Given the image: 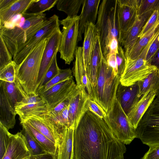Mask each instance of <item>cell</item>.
<instances>
[{
	"mask_svg": "<svg viewBox=\"0 0 159 159\" xmlns=\"http://www.w3.org/2000/svg\"><path fill=\"white\" fill-rule=\"evenodd\" d=\"M89 98L86 89L78 88L73 95L69 107V128H75L89 109L88 101Z\"/></svg>",
	"mask_w": 159,
	"mask_h": 159,
	"instance_id": "cell-14",
	"label": "cell"
},
{
	"mask_svg": "<svg viewBox=\"0 0 159 159\" xmlns=\"http://www.w3.org/2000/svg\"><path fill=\"white\" fill-rule=\"evenodd\" d=\"M74 129L68 128L65 130L58 146L57 159H73Z\"/></svg>",
	"mask_w": 159,
	"mask_h": 159,
	"instance_id": "cell-26",
	"label": "cell"
},
{
	"mask_svg": "<svg viewBox=\"0 0 159 159\" xmlns=\"http://www.w3.org/2000/svg\"><path fill=\"white\" fill-rule=\"evenodd\" d=\"M154 40L152 39L150 41L136 59H126V67L120 80L122 85L129 86L134 85L158 69L148 63L146 60L149 48Z\"/></svg>",
	"mask_w": 159,
	"mask_h": 159,
	"instance_id": "cell-8",
	"label": "cell"
},
{
	"mask_svg": "<svg viewBox=\"0 0 159 159\" xmlns=\"http://www.w3.org/2000/svg\"><path fill=\"white\" fill-rule=\"evenodd\" d=\"M0 85L3 87L10 104L15 109L16 106L25 98L17 88L15 82L0 80Z\"/></svg>",
	"mask_w": 159,
	"mask_h": 159,
	"instance_id": "cell-32",
	"label": "cell"
},
{
	"mask_svg": "<svg viewBox=\"0 0 159 159\" xmlns=\"http://www.w3.org/2000/svg\"><path fill=\"white\" fill-rule=\"evenodd\" d=\"M29 123L58 147L60 143L58 136L40 118L37 116H29L20 120Z\"/></svg>",
	"mask_w": 159,
	"mask_h": 159,
	"instance_id": "cell-28",
	"label": "cell"
},
{
	"mask_svg": "<svg viewBox=\"0 0 159 159\" xmlns=\"http://www.w3.org/2000/svg\"><path fill=\"white\" fill-rule=\"evenodd\" d=\"M136 130L143 144L149 147L159 146V88Z\"/></svg>",
	"mask_w": 159,
	"mask_h": 159,
	"instance_id": "cell-6",
	"label": "cell"
},
{
	"mask_svg": "<svg viewBox=\"0 0 159 159\" xmlns=\"http://www.w3.org/2000/svg\"><path fill=\"white\" fill-rule=\"evenodd\" d=\"M61 37V32L59 27L47 39L38 78V88L49 68L54 56L58 52Z\"/></svg>",
	"mask_w": 159,
	"mask_h": 159,
	"instance_id": "cell-13",
	"label": "cell"
},
{
	"mask_svg": "<svg viewBox=\"0 0 159 159\" xmlns=\"http://www.w3.org/2000/svg\"><path fill=\"white\" fill-rule=\"evenodd\" d=\"M141 159H159V146L150 147Z\"/></svg>",
	"mask_w": 159,
	"mask_h": 159,
	"instance_id": "cell-46",
	"label": "cell"
},
{
	"mask_svg": "<svg viewBox=\"0 0 159 159\" xmlns=\"http://www.w3.org/2000/svg\"><path fill=\"white\" fill-rule=\"evenodd\" d=\"M57 54L54 56L49 68L38 88L37 91L39 89L45 86L59 73L61 69L57 64Z\"/></svg>",
	"mask_w": 159,
	"mask_h": 159,
	"instance_id": "cell-37",
	"label": "cell"
},
{
	"mask_svg": "<svg viewBox=\"0 0 159 159\" xmlns=\"http://www.w3.org/2000/svg\"><path fill=\"white\" fill-rule=\"evenodd\" d=\"M45 39L37 45L18 66H16L15 83L24 98L37 93V80Z\"/></svg>",
	"mask_w": 159,
	"mask_h": 159,
	"instance_id": "cell-3",
	"label": "cell"
},
{
	"mask_svg": "<svg viewBox=\"0 0 159 159\" xmlns=\"http://www.w3.org/2000/svg\"><path fill=\"white\" fill-rule=\"evenodd\" d=\"M159 17V8L152 12L148 20L143 27L141 32L139 36V39L142 38L155 25Z\"/></svg>",
	"mask_w": 159,
	"mask_h": 159,
	"instance_id": "cell-42",
	"label": "cell"
},
{
	"mask_svg": "<svg viewBox=\"0 0 159 159\" xmlns=\"http://www.w3.org/2000/svg\"><path fill=\"white\" fill-rule=\"evenodd\" d=\"M15 110L20 120L28 117L37 116L48 111L47 106L43 99L16 107Z\"/></svg>",
	"mask_w": 159,
	"mask_h": 159,
	"instance_id": "cell-25",
	"label": "cell"
},
{
	"mask_svg": "<svg viewBox=\"0 0 159 159\" xmlns=\"http://www.w3.org/2000/svg\"><path fill=\"white\" fill-rule=\"evenodd\" d=\"M31 156L25 138L21 132L12 134L2 159H29Z\"/></svg>",
	"mask_w": 159,
	"mask_h": 159,
	"instance_id": "cell-18",
	"label": "cell"
},
{
	"mask_svg": "<svg viewBox=\"0 0 159 159\" xmlns=\"http://www.w3.org/2000/svg\"><path fill=\"white\" fill-rule=\"evenodd\" d=\"M57 0H34L22 15L29 16L43 14L56 5Z\"/></svg>",
	"mask_w": 159,
	"mask_h": 159,
	"instance_id": "cell-31",
	"label": "cell"
},
{
	"mask_svg": "<svg viewBox=\"0 0 159 159\" xmlns=\"http://www.w3.org/2000/svg\"><path fill=\"white\" fill-rule=\"evenodd\" d=\"M137 83L138 91L134 101L139 99L143 95L151 88H159V70L157 69L156 70Z\"/></svg>",
	"mask_w": 159,
	"mask_h": 159,
	"instance_id": "cell-30",
	"label": "cell"
},
{
	"mask_svg": "<svg viewBox=\"0 0 159 159\" xmlns=\"http://www.w3.org/2000/svg\"><path fill=\"white\" fill-rule=\"evenodd\" d=\"M153 11H149L139 16L130 29L123 36L119 43L123 48L126 58L139 39L143 27Z\"/></svg>",
	"mask_w": 159,
	"mask_h": 159,
	"instance_id": "cell-17",
	"label": "cell"
},
{
	"mask_svg": "<svg viewBox=\"0 0 159 159\" xmlns=\"http://www.w3.org/2000/svg\"><path fill=\"white\" fill-rule=\"evenodd\" d=\"M72 73V71L70 68L61 69L58 74L45 86L38 90L37 93L45 92L52 86L62 82L73 79Z\"/></svg>",
	"mask_w": 159,
	"mask_h": 159,
	"instance_id": "cell-35",
	"label": "cell"
},
{
	"mask_svg": "<svg viewBox=\"0 0 159 159\" xmlns=\"http://www.w3.org/2000/svg\"><path fill=\"white\" fill-rule=\"evenodd\" d=\"M60 24L59 17L56 14L47 18L44 25L31 37L22 50L13 58L16 66L22 63L37 45L50 37L60 27Z\"/></svg>",
	"mask_w": 159,
	"mask_h": 159,
	"instance_id": "cell-10",
	"label": "cell"
},
{
	"mask_svg": "<svg viewBox=\"0 0 159 159\" xmlns=\"http://www.w3.org/2000/svg\"><path fill=\"white\" fill-rule=\"evenodd\" d=\"M159 8V0H140L138 7V15L153 11Z\"/></svg>",
	"mask_w": 159,
	"mask_h": 159,
	"instance_id": "cell-40",
	"label": "cell"
},
{
	"mask_svg": "<svg viewBox=\"0 0 159 159\" xmlns=\"http://www.w3.org/2000/svg\"><path fill=\"white\" fill-rule=\"evenodd\" d=\"M12 56L0 35V69L13 61Z\"/></svg>",
	"mask_w": 159,
	"mask_h": 159,
	"instance_id": "cell-39",
	"label": "cell"
},
{
	"mask_svg": "<svg viewBox=\"0 0 159 159\" xmlns=\"http://www.w3.org/2000/svg\"><path fill=\"white\" fill-rule=\"evenodd\" d=\"M126 151L104 119L89 109L74 129L73 159H124Z\"/></svg>",
	"mask_w": 159,
	"mask_h": 159,
	"instance_id": "cell-1",
	"label": "cell"
},
{
	"mask_svg": "<svg viewBox=\"0 0 159 159\" xmlns=\"http://www.w3.org/2000/svg\"><path fill=\"white\" fill-rule=\"evenodd\" d=\"M119 44V41L116 38H114L111 39L109 45V53L108 55L111 53L116 54L118 52Z\"/></svg>",
	"mask_w": 159,
	"mask_h": 159,
	"instance_id": "cell-48",
	"label": "cell"
},
{
	"mask_svg": "<svg viewBox=\"0 0 159 159\" xmlns=\"http://www.w3.org/2000/svg\"><path fill=\"white\" fill-rule=\"evenodd\" d=\"M117 0H103L99 5L95 26L98 31L102 51L106 59L109 53V45L111 39L119 41L117 15Z\"/></svg>",
	"mask_w": 159,
	"mask_h": 159,
	"instance_id": "cell-4",
	"label": "cell"
},
{
	"mask_svg": "<svg viewBox=\"0 0 159 159\" xmlns=\"http://www.w3.org/2000/svg\"><path fill=\"white\" fill-rule=\"evenodd\" d=\"M83 43V56L85 68L89 63L95 43L98 36V31L95 24H87L85 27Z\"/></svg>",
	"mask_w": 159,
	"mask_h": 159,
	"instance_id": "cell-21",
	"label": "cell"
},
{
	"mask_svg": "<svg viewBox=\"0 0 159 159\" xmlns=\"http://www.w3.org/2000/svg\"><path fill=\"white\" fill-rule=\"evenodd\" d=\"M100 0H84L79 20L78 42L82 39L86 25L95 24L98 16Z\"/></svg>",
	"mask_w": 159,
	"mask_h": 159,
	"instance_id": "cell-19",
	"label": "cell"
},
{
	"mask_svg": "<svg viewBox=\"0 0 159 159\" xmlns=\"http://www.w3.org/2000/svg\"><path fill=\"white\" fill-rule=\"evenodd\" d=\"M80 16H67L60 21L62 25L58 52L60 58L70 65L74 59L77 48Z\"/></svg>",
	"mask_w": 159,
	"mask_h": 159,
	"instance_id": "cell-9",
	"label": "cell"
},
{
	"mask_svg": "<svg viewBox=\"0 0 159 159\" xmlns=\"http://www.w3.org/2000/svg\"><path fill=\"white\" fill-rule=\"evenodd\" d=\"M159 49V34L151 44L147 55L146 60L149 64L150 60L157 51Z\"/></svg>",
	"mask_w": 159,
	"mask_h": 159,
	"instance_id": "cell-45",
	"label": "cell"
},
{
	"mask_svg": "<svg viewBox=\"0 0 159 159\" xmlns=\"http://www.w3.org/2000/svg\"><path fill=\"white\" fill-rule=\"evenodd\" d=\"M138 91L137 82L129 86H123L120 83L118 85L116 98L126 115L134 102Z\"/></svg>",
	"mask_w": 159,
	"mask_h": 159,
	"instance_id": "cell-22",
	"label": "cell"
},
{
	"mask_svg": "<svg viewBox=\"0 0 159 159\" xmlns=\"http://www.w3.org/2000/svg\"><path fill=\"white\" fill-rule=\"evenodd\" d=\"M45 14L22 15L11 28L0 27L1 36L13 58L26 46L31 37L45 24Z\"/></svg>",
	"mask_w": 159,
	"mask_h": 159,
	"instance_id": "cell-2",
	"label": "cell"
},
{
	"mask_svg": "<svg viewBox=\"0 0 159 159\" xmlns=\"http://www.w3.org/2000/svg\"><path fill=\"white\" fill-rule=\"evenodd\" d=\"M15 109L10 104L2 86L0 85V123L8 130L16 124Z\"/></svg>",
	"mask_w": 159,
	"mask_h": 159,
	"instance_id": "cell-20",
	"label": "cell"
},
{
	"mask_svg": "<svg viewBox=\"0 0 159 159\" xmlns=\"http://www.w3.org/2000/svg\"><path fill=\"white\" fill-rule=\"evenodd\" d=\"M159 88H151L139 99L134 101L127 114L129 121L136 129L141 119L153 101Z\"/></svg>",
	"mask_w": 159,
	"mask_h": 159,
	"instance_id": "cell-16",
	"label": "cell"
},
{
	"mask_svg": "<svg viewBox=\"0 0 159 159\" xmlns=\"http://www.w3.org/2000/svg\"><path fill=\"white\" fill-rule=\"evenodd\" d=\"M159 32V17L155 25L141 38L139 39L131 50L126 59L134 60L153 37Z\"/></svg>",
	"mask_w": 159,
	"mask_h": 159,
	"instance_id": "cell-27",
	"label": "cell"
},
{
	"mask_svg": "<svg viewBox=\"0 0 159 159\" xmlns=\"http://www.w3.org/2000/svg\"><path fill=\"white\" fill-rule=\"evenodd\" d=\"M34 0H16L8 7L0 10V27L9 22L14 17L23 15Z\"/></svg>",
	"mask_w": 159,
	"mask_h": 159,
	"instance_id": "cell-24",
	"label": "cell"
},
{
	"mask_svg": "<svg viewBox=\"0 0 159 159\" xmlns=\"http://www.w3.org/2000/svg\"><path fill=\"white\" fill-rule=\"evenodd\" d=\"M57 154L54 155L47 153L37 156H31L29 159H57Z\"/></svg>",
	"mask_w": 159,
	"mask_h": 159,
	"instance_id": "cell-49",
	"label": "cell"
},
{
	"mask_svg": "<svg viewBox=\"0 0 159 159\" xmlns=\"http://www.w3.org/2000/svg\"><path fill=\"white\" fill-rule=\"evenodd\" d=\"M84 0H57V9L64 12L67 16L74 17L77 14Z\"/></svg>",
	"mask_w": 159,
	"mask_h": 159,
	"instance_id": "cell-33",
	"label": "cell"
},
{
	"mask_svg": "<svg viewBox=\"0 0 159 159\" xmlns=\"http://www.w3.org/2000/svg\"><path fill=\"white\" fill-rule=\"evenodd\" d=\"M120 78L108 65L102 56L98 69L97 82L93 100L107 114L111 109L116 98Z\"/></svg>",
	"mask_w": 159,
	"mask_h": 159,
	"instance_id": "cell-5",
	"label": "cell"
},
{
	"mask_svg": "<svg viewBox=\"0 0 159 159\" xmlns=\"http://www.w3.org/2000/svg\"><path fill=\"white\" fill-rule=\"evenodd\" d=\"M118 75L121 77L123 74L126 65V58L124 50L119 43L118 52L116 54Z\"/></svg>",
	"mask_w": 159,
	"mask_h": 159,
	"instance_id": "cell-41",
	"label": "cell"
},
{
	"mask_svg": "<svg viewBox=\"0 0 159 159\" xmlns=\"http://www.w3.org/2000/svg\"><path fill=\"white\" fill-rule=\"evenodd\" d=\"M106 60L108 65L112 68L115 73L118 75L116 54L111 53L109 54Z\"/></svg>",
	"mask_w": 159,
	"mask_h": 159,
	"instance_id": "cell-47",
	"label": "cell"
},
{
	"mask_svg": "<svg viewBox=\"0 0 159 159\" xmlns=\"http://www.w3.org/2000/svg\"><path fill=\"white\" fill-rule=\"evenodd\" d=\"M104 119L115 137L125 144H129L134 139L138 138L136 129L129 123L116 98Z\"/></svg>",
	"mask_w": 159,
	"mask_h": 159,
	"instance_id": "cell-7",
	"label": "cell"
},
{
	"mask_svg": "<svg viewBox=\"0 0 159 159\" xmlns=\"http://www.w3.org/2000/svg\"><path fill=\"white\" fill-rule=\"evenodd\" d=\"M75 61L72 72L76 82V85L80 89H86L87 84L86 70L84 60L82 47H77L75 53Z\"/></svg>",
	"mask_w": 159,
	"mask_h": 159,
	"instance_id": "cell-23",
	"label": "cell"
},
{
	"mask_svg": "<svg viewBox=\"0 0 159 159\" xmlns=\"http://www.w3.org/2000/svg\"><path fill=\"white\" fill-rule=\"evenodd\" d=\"M74 93L66 99L61 102L54 108L48 111V112L52 116H56L59 114L69 106L70 99Z\"/></svg>",
	"mask_w": 159,
	"mask_h": 159,
	"instance_id": "cell-44",
	"label": "cell"
},
{
	"mask_svg": "<svg viewBox=\"0 0 159 159\" xmlns=\"http://www.w3.org/2000/svg\"><path fill=\"white\" fill-rule=\"evenodd\" d=\"M78 89L71 79L57 84L38 94L46 104L49 111L71 96Z\"/></svg>",
	"mask_w": 159,
	"mask_h": 159,
	"instance_id": "cell-12",
	"label": "cell"
},
{
	"mask_svg": "<svg viewBox=\"0 0 159 159\" xmlns=\"http://www.w3.org/2000/svg\"><path fill=\"white\" fill-rule=\"evenodd\" d=\"M16 65L13 61L0 69V80L10 83L16 79Z\"/></svg>",
	"mask_w": 159,
	"mask_h": 159,
	"instance_id": "cell-36",
	"label": "cell"
},
{
	"mask_svg": "<svg viewBox=\"0 0 159 159\" xmlns=\"http://www.w3.org/2000/svg\"><path fill=\"white\" fill-rule=\"evenodd\" d=\"M20 124L24 125L26 128L34 139L47 153L56 154L58 147L54 143L48 139L28 122L20 121Z\"/></svg>",
	"mask_w": 159,
	"mask_h": 159,
	"instance_id": "cell-29",
	"label": "cell"
},
{
	"mask_svg": "<svg viewBox=\"0 0 159 159\" xmlns=\"http://www.w3.org/2000/svg\"><path fill=\"white\" fill-rule=\"evenodd\" d=\"M21 125L23 129L20 132L25 138L31 156H37L48 153L34 139L26 128L24 125Z\"/></svg>",
	"mask_w": 159,
	"mask_h": 159,
	"instance_id": "cell-34",
	"label": "cell"
},
{
	"mask_svg": "<svg viewBox=\"0 0 159 159\" xmlns=\"http://www.w3.org/2000/svg\"><path fill=\"white\" fill-rule=\"evenodd\" d=\"M16 0H0V10L5 9L14 3Z\"/></svg>",
	"mask_w": 159,
	"mask_h": 159,
	"instance_id": "cell-51",
	"label": "cell"
},
{
	"mask_svg": "<svg viewBox=\"0 0 159 159\" xmlns=\"http://www.w3.org/2000/svg\"><path fill=\"white\" fill-rule=\"evenodd\" d=\"M89 109L102 119H104L107 114L98 104L94 101L89 98L88 101Z\"/></svg>",
	"mask_w": 159,
	"mask_h": 159,
	"instance_id": "cell-43",
	"label": "cell"
},
{
	"mask_svg": "<svg viewBox=\"0 0 159 159\" xmlns=\"http://www.w3.org/2000/svg\"><path fill=\"white\" fill-rule=\"evenodd\" d=\"M139 2L140 0H117L119 43L123 36L133 25L138 17Z\"/></svg>",
	"mask_w": 159,
	"mask_h": 159,
	"instance_id": "cell-11",
	"label": "cell"
},
{
	"mask_svg": "<svg viewBox=\"0 0 159 159\" xmlns=\"http://www.w3.org/2000/svg\"><path fill=\"white\" fill-rule=\"evenodd\" d=\"M12 134L0 123V159L2 158L6 152Z\"/></svg>",
	"mask_w": 159,
	"mask_h": 159,
	"instance_id": "cell-38",
	"label": "cell"
},
{
	"mask_svg": "<svg viewBox=\"0 0 159 159\" xmlns=\"http://www.w3.org/2000/svg\"><path fill=\"white\" fill-rule=\"evenodd\" d=\"M103 56L98 35L95 43L90 61L86 68L87 84L86 89L90 98L93 100L97 84L98 69Z\"/></svg>",
	"mask_w": 159,
	"mask_h": 159,
	"instance_id": "cell-15",
	"label": "cell"
},
{
	"mask_svg": "<svg viewBox=\"0 0 159 159\" xmlns=\"http://www.w3.org/2000/svg\"><path fill=\"white\" fill-rule=\"evenodd\" d=\"M149 63L152 65L156 66L159 70V49L151 58Z\"/></svg>",
	"mask_w": 159,
	"mask_h": 159,
	"instance_id": "cell-50",
	"label": "cell"
}]
</instances>
